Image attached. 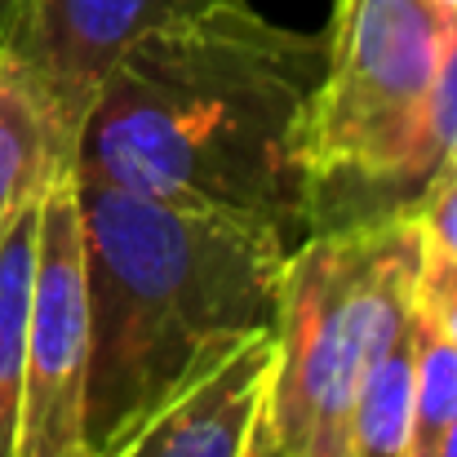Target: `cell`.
Returning a JSON list of instances; mask_svg holds the SVG:
<instances>
[{
  "label": "cell",
  "instance_id": "cell-11",
  "mask_svg": "<svg viewBox=\"0 0 457 457\" xmlns=\"http://www.w3.org/2000/svg\"><path fill=\"white\" fill-rule=\"evenodd\" d=\"M413 303L418 311L457 346V262L427 249L418 240V280H413Z\"/></svg>",
  "mask_w": 457,
  "mask_h": 457
},
{
  "label": "cell",
  "instance_id": "cell-8",
  "mask_svg": "<svg viewBox=\"0 0 457 457\" xmlns=\"http://www.w3.org/2000/svg\"><path fill=\"white\" fill-rule=\"evenodd\" d=\"M62 169L71 164L54 147L40 107L31 103L22 80L0 62V236L31 200H40V191Z\"/></svg>",
  "mask_w": 457,
  "mask_h": 457
},
{
  "label": "cell",
  "instance_id": "cell-17",
  "mask_svg": "<svg viewBox=\"0 0 457 457\" xmlns=\"http://www.w3.org/2000/svg\"><path fill=\"white\" fill-rule=\"evenodd\" d=\"M431 4H440L445 13H457V0H431Z\"/></svg>",
  "mask_w": 457,
  "mask_h": 457
},
{
  "label": "cell",
  "instance_id": "cell-7",
  "mask_svg": "<svg viewBox=\"0 0 457 457\" xmlns=\"http://www.w3.org/2000/svg\"><path fill=\"white\" fill-rule=\"evenodd\" d=\"M271 364L276 333L227 351L129 440L134 457H240L258 409L267 404Z\"/></svg>",
  "mask_w": 457,
  "mask_h": 457
},
{
  "label": "cell",
  "instance_id": "cell-5",
  "mask_svg": "<svg viewBox=\"0 0 457 457\" xmlns=\"http://www.w3.org/2000/svg\"><path fill=\"white\" fill-rule=\"evenodd\" d=\"M89 298L80 253L76 178L62 169L36 204V262L22 351V404L13 457H94L85 440Z\"/></svg>",
  "mask_w": 457,
  "mask_h": 457
},
{
  "label": "cell",
  "instance_id": "cell-14",
  "mask_svg": "<svg viewBox=\"0 0 457 457\" xmlns=\"http://www.w3.org/2000/svg\"><path fill=\"white\" fill-rule=\"evenodd\" d=\"M240 457H280V445L271 436V422H267V404L258 409L253 427H249V440H245V453Z\"/></svg>",
  "mask_w": 457,
  "mask_h": 457
},
{
  "label": "cell",
  "instance_id": "cell-4",
  "mask_svg": "<svg viewBox=\"0 0 457 457\" xmlns=\"http://www.w3.org/2000/svg\"><path fill=\"white\" fill-rule=\"evenodd\" d=\"M413 218L306 236L285 258L267 422L280 457H346L351 409L413 311Z\"/></svg>",
  "mask_w": 457,
  "mask_h": 457
},
{
  "label": "cell",
  "instance_id": "cell-18",
  "mask_svg": "<svg viewBox=\"0 0 457 457\" xmlns=\"http://www.w3.org/2000/svg\"><path fill=\"white\" fill-rule=\"evenodd\" d=\"M112 457H134V449H129V445H125V449H116V453Z\"/></svg>",
  "mask_w": 457,
  "mask_h": 457
},
{
  "label": "cell",
  "instance_id": "cell-15",
  "mask_svg": "<svg viewBox=\"0 0 457 457\" xmlns=\"http://www.w3.org/2000/svg\"><path fill=\"white\" fill-rule=\"evenodd\" d=\"M436 457H457V422L449 427V436H445V445H440V453Z\"/></svg>",
  "mask_w": 457,
  "mask_h": 457
},
{
  "label": "cell",
  "instance_id": "cell-3",
  "mask_svg": "<svg viewBox=\"0 0 457 457\" xmlns=\"http://www.w3.org/2000/svg\"><path fill=\"white\" fill-rule=\"evenodd\" d=\"M449 13L431 0H337L306 112V236L409 218L445 173L431 89Z\"/></svg>",
  "mask_w": 457,
  "mask_h": 457
},
{
  "label": "cell",
  "instance_id": "cell-10",
  "mask_svg": "<svg viewBox=\"0 0 457 457\" xmlns=\"http://www.w3.org/2000/svg\"><path fill=\"white\" fill-rule=\"evenodd\" d=\"M36 204L31 200L0 236V457L18 449V404H22V351H27V306L36 262Z\"/></svg>",
  "mask_w": 457,
  "mask_h": 457
},
{
  "label": "cell",
  "instance_id": "cell-1",
  "mask_svg": "<svg viewBox=\"0 0 457 457\" xmlns=\"http://www.w3.org/2000/svg\"><path fill=\"white\" fill-rule=\"evenodd\" d=\"M324 36L245 0L138 36L103 76L71 173L306 240V112Z\"/></svg>",
  "mask_w": 457,
  "mask_h": 457
},
{
  "label": "cell",
  "instance_id": "cell-13",
  "mask_svg": "<svg viewBox=\"0 0 457 457\" xmlns=\"http://www.w3.org/2000/svg\"><path fill=\"white\" fill-rule=\"evenodd\" d=\"M413 227H418V240L445 258L457 262V169H449L445 178H436L422 200L409 209Z\"/></svg>",
  "mask_w": 457,
  "mask_h": 457
},
{
  "label": "cell",
  "instance_id": "cell-16",
  "mask_svg": "<svg viewBox=\"0 0 457 457\" xmlns=\"http://www.w3.org/2000/svg\"><path fill=\"white\" fill-rule=\"evenodd\" d=\"M9 9H13V0H0V31H4V18H9Z\"/></svg>",
  "mask_w": 457,
  "mask_h": 457
},
{
  "label": "cell",
  "instance_id": "cell-2",
  "mask_svg": "<svg viewBox=\"0 0 457 457\" xmlns=\"http://www.w3.org/2000/svg\"><path fill=\"white\" fill-rule=\"evenodd\" d=\"M76 209L89 298L85 440L112 457L191 378L276 333L289 240L94 178H76Z\"/></svg>",
  "mask_w": 457,
  "mask_h": 457
},
{
  "label": "cell",
  "instance_id": "cell-9",
  "mask_svg": "<svg viewBox=\"0 0 457 457\" xmlns=\"http://www.w3.org/2000/svg\"><path fill=\"white\" fill-rule=\"evenodd\" d=\"M409 409H413V311L395 328V337L378 351V360L360 382L346 457H404Z\"/></svg>",
  "mask_w": 457,
  "mask_h": 457
},
{
  "label": "cell",
  "instance_id": "cell-12",
  "mask_svg": "<svg viewBox=\"0 0 457 457\" xmlns=\"http://www.w3.org/2000/svg\"><path fill=\"white\" fill-rule=\"evenodd\" d=\"M431 138H436L445 173L457 169V13H449V36H445L436 89H431Z\"/></svg>",
  "mask_w": 457,
  "mask_h": 457
},
{
  "label": "cell",
  "instance_id": "cell-6",
  "mask_svg": "<svg viewBox=\"0 0 457 457\" xmlns=\"http://www.w3.org/2000/svg\"><path fill=\"white\" fill-rule=\"evenodd\" d=\"M240 0H13L0 62L40 107L58 155L71 164L85 112L116 58L155 27Z\"/></svg>",
  "mask_w": 457,
  "mask_h": 457
}]
</instances>
